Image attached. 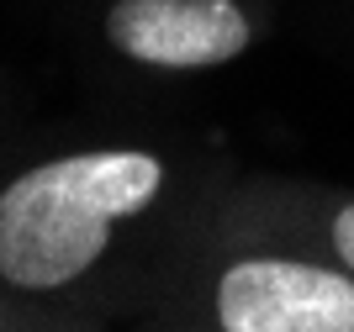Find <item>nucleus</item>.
Masks as SVG:
<instances>
[{
	"label": "nucleus",
	"instance_id": "obj_5",
	"mask_svg": "<svg viewBox=\"0 0 354 332\" xmlns=\"http://www.w3.org/2000/svg\"><path fill=\"white\" fill-rule=\"evenodd\" d=\"M6 327H21V317H16V311H11V306H6V301H0V332H6Z\"/></svg>",
	"mask_w": 354,
	"mask_h": 332
},
{
	"label": "nucleus",
	"instance_id": "obj_3",
	"mask_svg": "<svg viewBox=\"0 0 354 332\" xmlns=\"http://www.w3.org/2000/svg\"><path fill=\"white\" fill-rule=\"evenodd\" d=\"M259 21L243 0H106L101 43L143 74H207L243 58Z\"/></svg>",
	"mask_w": 354,
	"mask_h": 332
},
{
	"label": "nucleus",
	"instance_id": "obj_2",
	"mask_svg": "<svg viewBox=\"0 0 354 332\" xmlns=\"http://www.w3.org/2000/svg\"><path fill=\"white\" fill-rule=\"evenodd\" d=\"M159 317L212 332H354V275L312 248H227L185 264Z\"/></svg>",
	"mask_w": 354,
	"mask_h": 332
},
{
	"label": "nucleus",
	"instance_id": "obj_4",
	"mask_svg": "<svg viewBox=\"0 0 354 332\" xmlns=\"http://www.w3.org/2000/svg\"><path fill=\"white\" fill-rule=\"evenodd\" d=\"M301 243L323 259L344 264L354 275V195H333V201H307V217H301Z\"/></svg>",
	"mask_w": 354,
	"mask_h": 332
},
{
	"label": "nucleus",
	"instance_id": "obj_1",
	"mask_svg": "<svg viewBox=\"0 0 354 332\" xmlns=\"http://www.w3.org/2000/svg\"><path fill=\"white\" fill-rule=\"evenodd\" d=\"M175 195V159L148 143H85L16 164L0 174V301L21 327L111 301Z\"/></svg>",
	"mask_w": 354,
	"mask_h": 332
}]
</instances>
